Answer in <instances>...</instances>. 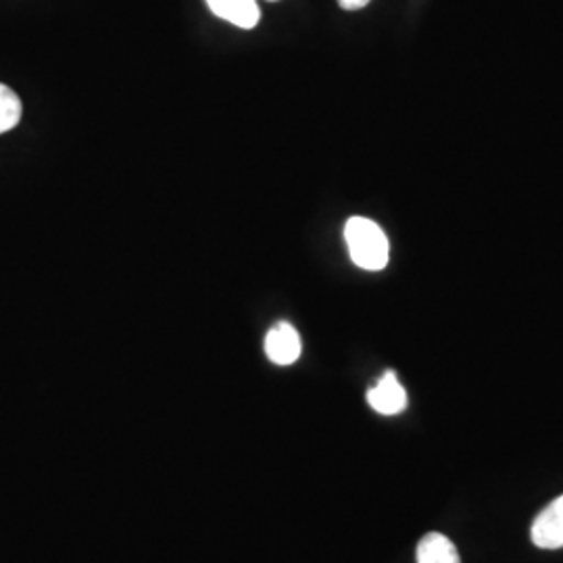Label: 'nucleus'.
I'll use <instances>...</instances> for the list:
<instances>
[{"label": "nucleus", "mask_w": 563, "mask_h": 563, "mask_svg": "<svg viewBox=\"0 0 563 563\" xmlns=\"http://www.w3.org/2000/svg\"><path fill=\"white\" fill-rule=\"evenodd\" d=\"M344 241L353 263L367 272H380L388 265L390 244L383 228L367 218H351L344 225Z\"/></svg>", "instance_id": "1"}, {"label": "nucleus", "mask_w": 563, "mask_h": 563, "mask_svg": "<svg viewBox=\"0 0 563 563\" xmlns=\"http://www.w3.org/2000/svg\"><path fill=\"white\" fill-rule=\"evenodd\" d=\"M207 7L220 20L242 30H253L262 20L257 0H207Z\"/></svg>", "instance_id": "5"}, {"label": "nucleus", "mask_w": 563, "mask_h": 563, "mask_svg": "<svg viewBox=\"0 0 563 563\" xmlns=\"http://www.w3.org/2000/svg\"><path fill=\"white\" fill-rule=\"evenodd\" d=\"M418 563H462L457 547L441 532H428L418 544Z\"/></svg>", "instance_id": "6"}, {"label": "nucleus", "mask_w": 563, "mask_h": 563, "mask_svg": "<svg viewBox=\"0 0 563 563\" xmlns=\"http://www.w3.org/2000/svg\"><path fill=\"white\" fill-rule=\"evenodd\" d=\"M372 0H339L344 11H360L363 7H367Z\"/></svg>", "instance_id": "8"}, {"label": "nucleus", "mask_w": 563, "mask_h": 563, "mask_svg": "<svg viewBox=\"0 0 563 563\" xmlns=\"http://www.w3.org/2000/svg\"><path fill=\"white\" fill-rule=\"evenodd\" d=\"M20 97L4 84H0V134L13 130L21 120Z\"/></svg>", "instance_id": "7"}, {"label": "nucleus", "mask_w": 563, "mask_h": 563, "mask_svg": "<svg viewBox=\"0 0 563 563\" xmlns=\"http://www.w3.org/2000/svg\"><path fill=\"white\" fill-rule=\"evenodd\" d=\"M530 539L539 549H562L563 547V495L547 505L530 526Z\"/></svg>", "instance_id": "2"}, {"label": "nucleus", "mask_w": 563, "mask_h": 563, "mask_svg": "<svg viewBox=\"0 0 563 563\" xmlns=\"http://www.w3.org/2000/svg\"><path fill=\"white\" fill-rule=\"evenodd\" d=\"M265 355L276 365H292L301 357V336L290 323H276L265 336Z\"/></svg>", "instance_id": "3"}, {"label": "nucleus", "mask_w": 563, "mask_h": 563, "mask_svg": "<svg viewBox=\"0 0 563 563\" xmlns=\"http://www.w3.org/2000/svg\"><path fill=\"white\" fill-rule=\"evenodd\" d=\"M267 2H276V0H267Z\"/></svg>", "instance_id": "9"}, {"label": "nucleus", "mask_w": 563, "mask_h": 563, "mask_svg": "<svg viewBox=\"0 0 563 563\" xmlns=\"http://www.w3.org/2000/svg\"><path fill=\"white\" fill-rule=\"evenodd\" d=\"M367 402L383 416H397L407 407V393L395 372H386L374 388L367 390Z\"/></svg>", "instance_id": "4"}]
</instances>
